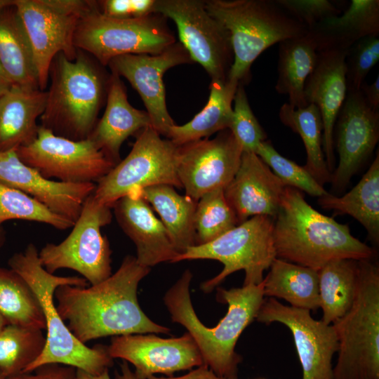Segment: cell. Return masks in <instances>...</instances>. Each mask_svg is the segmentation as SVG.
<instances>
[{
  "instance_id": "obj_6",
  "label": "cell",
  "mask_w": 379,
  "mask_h": 379,
  "mask_svg": "<svg viewBox=\"0 0 379 379\" xmlns=\"http://www.w3.org/2000/svg\"><path fill=\"white\" fill-rule=\"evenodd\" d=\"M204 4L230 33L234 61L227 78L239 84L248 81L252 64L267 48L308 32L275 1L207 0Z\"/></svg>"
},
{
  "instance_id": "obj_31",
  "label": "cell",
  "mask_w": 379,
  "mask_h": 379,
  "mask_svg": "<svg viewBox=\"0 0 379 379\" xmlns=\"http://www.w3.org/2000/svg\"><path fill=\"white\" fill-rule=\"evenodd\" d=\"M159 215L175 250L181 254L196 244L194 213L197 201L180 195L173 187L154 185L139 191Z\"/></svg>"
},
{
  "instance_id": "obj_37",
  "label": "cell",
  "mask_w": 379,
  "mask_h": 379,
  "mask_svg": "<svg viewBox=\"0 0 379 379\" xmlns=\"http://www.w3.org/2000/svg\"><path fill=\"white\" fill-rule=\"evenodd\" d=\"M223 190L208 192L197 201L194 222L195 245L209 243L239 225Z\"/></svg>"
},
{
  "instance_id": "obj_4",
  "label": "cell",
  "mask_w": 379,
  "mask_h": 379,
  "mask_svg": "<svg viewBox=\"0 0 379 379\" xmlns=\"http://www.w3.org/2000/svg\"><path fill=\"white\" fill-rule=\"evenodd\" d=\"M110 74L88 53L77 49L74 60L57 54L39 126L72 140L88 139L107 99Z\"/></svg>"
},
{
  "instance_id": "obj_2",
  "label": "cell",
  "mask_w": 379,
  "mask_h": 379,
  "mask_svg": "<svg viewBox=\"0 0 379 379\" xmlns=\"http://www.w3.org/2000/svg\"><path fill=\"white\" fill-rule=\"evenodd\" d=\"M277 258L319 271L338 259L372 260L375 251L352 235L349 225L313 208L298 189L284 187L274 218Z\"/></svg>"
},
{
  "instance_id": "obj_45",
  "label": "cell",
  "mask_w": 379,
  "mask_h": 379,
  "mask_svg": "<svg viewBox=\"0 0 379 379\" xmlns=\"http://www.w3.org/2000/svg\"><path fill=\"white\" fill-rule=\"evenodd\" d=\"M147 379H239L237 375L224 377L218 375L213 371H211L206 365L204 364L198 366L196 369H194L187 374L182 376L174 377H157L152 375Z\"/></svg>"
},
{
  "instance_id": "obj_9",
  "label": "cell",
  "mask_w": 379,
  "mask_h": 379,
  "mask_svg": "<svg viewBox=\"0 0 379 379\" xmlns=\"http://www.w3.org/2000/svg\"><path fill=\"white\" fill-rule=\"evenodd\" d=\"M165 20L159 13L139 18H109L100 12L98 4L80 19L74 44L103 67L120 55H157L176 42Z\"/></svg>"
},
{
  "instance_id": "obj_35",
  "label": "cell",
  "mask_w": 379,
  "mask_h": 379,
  "mask_svg": "<svg viewBox=\"0 0 379 379\" xmlns=\"http://www.w3.org/2000/svg\"><path fill=\"white\" fill-rule=\"evenodd\" d=\"M0 314L8 324L46 330L44 312L33 290L13 270L1 267Z\"/></svg>"
},
{
  "instance_id": "obj_5",
  "label": "cell",
  "mask_w": 379,
  "mask_h": 379,
  "mask_svg": "<svg viewBox=\"0 0 379 379\" xmlns=\"http://www.w3.org/2000/svg\"><path fill=\"white\" fill-rule=\"evenodd\" d=\"M10 269L20 275L33 290L41 306L46 322V343L43 352L25 371L30 373L49 364L72 366L98 375L113 365L107 346L93 347L80 342L69 330L53 302L56 288L62 285L85 287L83 277H59L48 272L42 266L36 246L30 243L25 249L8 260Z\"/></svg>"
},
{
  "instance_id": "obj_32",
  "label": "cell",
  "mask_w": 379,
  "mask_h": 379,
  "mask_svg": "<svg viewBox=\"0 0 379 379\" xmlns=\"http://www.w3.org/2000/svg\"><path fill=\"white\" fill-rule=\"evenodd\" d=\"M263 279L265 297L278 298L292 307L314 311L319 308L318 272L279 258Z\"/></svg>"
},
{
  "instance_id": "obj_52",
  "label": "cell",
  "mask_w": 379,
  "mask_h": 379,
  "mask_svg": "<svg viewBox=\"0 0 379 379\" xmlns=\"http://www.w3.org/2000/svg\"><path fill=\"white\" fill-rule=\"evenodd\" d=\"M8 325L7 321L6 319L0 314V331L6 326Z\"/></svg>"
},
{
  "instance_id": "obj_33",
  "label": "cell",
  "mask_w": 379,
  "mask_h": 379,
  "mask_svg": "<svg viewBox=\"0 0 379 379\" xmlns=\"http://www.w3.org/2000/svg\"><path fill=\"white\" fill-rule=\"evenodd\" d=\"M317 272L321 320L332 324L344 316L354 302L359 277V260H334Z\"/></svg>"
},
{
  "instance_id": "obj_27",
  "label": "cell",
  "mask_w": 379,
  "mask_h": 379,
  "mask_svg": "<svg viewBox=\"0 0 379 379\" xmlns=\"http://www.w3.org/2000/svg\"><path fill=\"white\" fill-rule=\"evenodd\" d=\"M239 84L228 78L211 81L205 107L187 124L171 126L165 137L180 146L230 129L233 116L232 104Z\"/></svg>"
},
{
  "instance_id": "obj_30",
  "label": "cell",
  "mask_w": 379,
  "mask_h": 379,
  "mask_svg": "<svg viewBox=\"0 0 379 379\" xmlns=\"http://www.w3.org/2000/svg\"><path fill=\"white\" fill-rule=\"evenodd\" d=\"M318 204L335 214H347L366 229L368 238L379 243V154L359 182L347 194L337 197L328 193L318 198Z\"/></svg>"
},
{
  "instance_id": "obj_47",
  "label": "cell",
  "mask_w": 379,
  "mask_h": 379,
  "mask_svg": "<svg viewBox=\"0 0 379 379\" xmlns=\"http://www.w3.org/2000/svg\"><path fill=\"white\" fill-rule=\"evenodd\" d=\"M114 379H138L128 364V362L123 361L120 364V371L114 372Z\"/></svg>"
},
{
  "instance_id": "obj_41",
  "label": "cell",
  "mask_w": 379,
  "mask_h": 379,
  "mask_svg": "<svg viewBox=\"0 0 379 379\" xmlns=\"http://www.w3.org/2000/svg\"><path fill=\"white\" fill-rule=\"evenodd\" d=\"M378 60L379 35L364 37L350 47L345 58L347 91H359Z\"/></svg>"
},
{
  "instance_id": "obj_28",
  "label": "cell",
  "mask_w": 379,
  "mask_h": 379,
  "mask_svg": "<svg viewBox=\"0 0 379 379\" xmlns=\"http://www.w3.org/2000/svg\"><path fill=\"white\" fill-rule=\"evenodd\" d=\"M318 53L317 44L309 31L279 43L275 89L279 94L287 95L288 104L295 108L308 105L304 93L305 84L316 66Z\"/></svg>"
},
{
  "instance_id": "obj_20",
  "label": "cell",
  "mask_w": 379,
  "mask_h": 379,
  "mask_svg": "<svg viewBox=\"0 0 379 379\" xmlns=\"http://www.w3.org/2000/svg\"><path fill=\"white\" fill-rule=\"evenodd\" d=\"M0 181L26 193L74 222L84 201L96 187L93 182L68 183L48 180L25 164L15 150L0 152Z\"/></svg>"
},
{
  "instance_id": "obj_26",
  "label": "cell",
  "mask_w": 379,
  "mask_h": 379,
  "mask_svg": "<svg viewBox=\"0 0 379 379\" xmlns=\"http://www.w3.org/2000/svg\"><path fill=\"white\" fill-rule=\"evenodd\" d=\"M308 31L318 51L348 49L364 37L379 35V1L352 0L343 14L326 19Z\"/></svg>"
},
{
  "instance_id": "obj_16",
  "label": "cell",
  "mask_w": 379,
  "mask_h": 379,
  "mask_svg": "<svg viewBox=\"0 0 379 379\" xmlns=\"http://www.w3.org/2000/svg\"><path fill=\"white\" fill-rule=\"evenodd\" d=\"M257 321L279 322L291 331L302 366V379H333L332 359L338 341L332 324L314 319L310 311L285 305L267 298L256 315Z\"/></svg>"
},
{
  "instance_id": "obj_17",
  "label": "cell",
  "mask_w": 379,
  "mask_h": 379,
  "mask_svg": "<svg viewBox=\"0 0 379 379\" xmlns=\"http://www.w3.org/2000/svg\"><path fill=\"white\" fill-rule=\"evenodd\" d=\"M379 140V112L366 103L360 90L347 91L333 128V147L339 155L331 175V189L345 191L352 177L371 158Z\"/></svg>"
},
{
  "instance_id": "obj_18",
  "label": "cell",
  "mask_w": 379,
  "mask_h": 379,
  "mask_svg": "<svg viewBox=\"0 0 379 379\" xmlns=\"http://www.w3.org/2000/svg\"><path fill=\"white\" fill-rule=\"evenodd\" d=\"M107 350L113 359L133 364L138 379H147L156 373L170 377L175 372L204 364L194 340L187 332L171 338L145 333L114 336Z\"/></svg>"
},
{
  "instance_id": "obj_44",
  "label": "cell",
  "mask_w": 379,
  "mask_h": 379,
  "mask_svg": "<svg viewBox=\"0 0 379 379\" xmlns=\"http://www.w3.org/2000/svg\"><path fill=\"white\" fill-rule=\"evenodd\" d=\"M77 369L72 366L49 364L30 373H24L7 379H77Z\"/></svg>"
},
{
  "instance_id": "obj_1",
  "label": "cell",
  "mask_w": 379,
  "mask_h": 379,
  "mask_svg": "<svg viewBox=\"0 0 379 379\" xmlns=\"http://www.w3.org/2000/svg\"><path fill=\"white\" fill-rule=\"evenodd\" d=\"M150 268L126 255L117 271L91 286L62 285L54 296L56 308L72 333L82 343L107 336L170 333L152 321L138 300L139 283Z\"/></svg>"
},
{
  "instance_id": "obj_38",
  "label": "cell",
  "mask_w": 379,
  "mask_h": 379,
  "mask_svg": "<svg viewBox=\"0 0 379 379\" xmlns=\"http://www.w3.org/2000/svg\"><path fill=\"white\" fill-rule=\"evenodd\" d=\"M10 220L46 223L60 230L74 224L26 193L0 181V225Z\"/></svg>"
},
{
  "instance_id": "obj_49",
  "label": "cell",
  "mask_w": 379,
  "mask_h": 379,
  "mask_svg": "<svg viewBox=\"0 0 379 379\" xmlns=\"http://www.w3.org/2000/svg\"><path fill=\"white\" fill-rule=\"evenodd\" d=\"M11 86L12 84L6 76L0 62V96L7 92Z\"/></svg>"
},
{
  "instance_id": "obj_42",
  "label": "cell",
  "mask_w": 379,
  "mask_h": 379,
  "mask_svg": "<svg viewBox=\"0 0 379 379\" xmlns=\"http://www.w3.org/2000/svg\"><path fill=\"white\" fill-rule=\"evenodd\" d=\"M291 17L310 29L323 20L340 15V11L328 0H276Z\"/></svg>"
},
{
  "instance_id": "obj_23",
  "label": "cell",
  "mask_w": 379,
  "mask_h": 379,
  "mask_svg": "<svg viewBox=\"0 0 379 379\" xmlns=\"http://www.w3.org/2000/svg\"><path fill=\"white\" fill-rule=\"evenodd\" d=\"M112 207L118 223L135 245L140 265L150 268L161 262H173L180 255L139 191L120 198Z\"/></svg>"
},
{
  "instance_id": "obj_21",
  "label": "cell",
  "mask_w": 379,
  "mask_h": 379,
  "mask_svg": "<svg viewBox=\"0 0 379 379\" xmlns=\"http://www.w3.org/2000/svg\"><path fill=\"white\" fill-rule=\"evenodd\" d=\"M348 49L319 51L316 66L305 84L307 105H315L323 122V151L327 167L335 169L333 128L347 93L345 58Z\"/></svg>"
},
{
  "instance_id": "obj_22",
  "label": "cell",
  "mask_w": 379,
  "mask_h": 379,
  "mask_svg": "<svg viewBox=\"0 0 379 379\" xmlns=\"http://www.w3.org/2000/svg\"><path fill=\"white\" fill-rule=\"evenodd\" d=\"M285 187L255 153L243 152L239 168L223 192L240 224L256 215L274 218Z\"/></svg>"
},
{
  "instance_id": "obj_19",
  "label": "cell",
  "mask_w": 379,
  "mask_h": 379,
  "mask_svg": "<svg viewBox=\"0 0 379 379\" xmlns=\"http://www.w3.org/2000/svg\"><path fill=\"white\" fill-rule=\"evenodd\" d=\"M190 54L180 42H175L157 55L131 54L117 56L108 65L112 71L126 79L140 95L152 122V127L166 136L175 125L166 103L164 73L170 68L192 63Z\"/></svg>"
},
{
  "instance_id": "obj_11",
  "label": "cell",
  "mask_w": 379,
  "mask_h": 379,
  "mask_svg": "<svg viewBox=\"0 0 379 379\" xmlns=\"http://www.w3.org/2000/svg\"><path fill=\"white\" fill-rule=\"evenodd\" d=\"M112 218L111 207L91 194L70 234L60 243H48L39 251L42 266L51 274L60 269L73 270L91 285L108 278L112 274V251L101 228L109 224Z\"/></svg>"
},
{
  "instance_id": "obj_24",
  "label": "cell",
  "mask_w": 379,
  "mask_h": 379,
  "mask_svg": "<svg viewBox=\"0 0 379 379\" xmlns=\"http://www.w3.org/2000/svg\"><path fill=\"white\" fill-rule=\"evenodd\" d=\"M148 126H152V122L147 112L129 103L120 77L111 73L105 111L88 139L117 165L121 161L120 148L123 142Z\"/></svg>"
},
{
  "instance_id": "obj_48",
  "label": "cell",
  "mask_w": 379,
  "mask_h": 379,
  "mask_svg": "<svg viewBox=\"0 0 379 379\" xmlns=\"http://www.w3.org/2000/svg\"><path fill=\"white\" fill-rule=\"evenodd\" d=\"M76 378L77 379H111L109 369H106L98 375H93L82 370L77 369Z\"/></svg>"
},
{
  "instance_id": "obj_14",
  "label": "cell",
  "mask_w": 379,
  "mask_h": 379,
  "mask_svg": "<svg viewBox=\"0 0 379 379\" xmlns=\"http://www.w3.org/2000/svg\"><path fill=\"white\" fill-rule=\"evenodd\" d=\"M15 151L44 178L63 182H97L115 166L89 139L72 140L41 126L36 138Z\"/></svg>"
},
{
  "instance_id": "obj_15",
  "label": "cell",
  "mask_w": 379,
  "mask_h": 379,
  "mask_svg": "<svg viewBox=\"0 0 379 379\" xmlns=\"http://www.w3.org/2000/svg\"><path fill=\"white\" fill-rule=\"evenodd\" d=\"M242 153L230 129L213 139L177 146L176 172L185 194L197 201L208 192L224 190L236 174Z\"/></svg>"
},
{
  "instance_id": "obj_34",
  "label": "cell",
  "mask_w": 379,
  "mask_h": 379,
  "mask_svg": "<svg viewBox=\"0 0 379 379\" xmlns=\"http://www.w3.org/2000/svg\"><path fill=\"white\" fill-rule=\"evenodd\" d=\"M279 117L285 126L300 136L307 153L305 168L321 185L330 182L332 174L323 151V122L318 107L309 104L304 108H295L284 103Z\"/></svg>"
},
{
  "instance_id": "obj_36",
  "label": "cell",
  "mask_w": 379,
  "mask_h": 379,
  "mask_svg": "<svg viewBox=\"0 0 379 379\" xmlns=\"http://www.w3.org/2000/svg\"><path fill=\"white\" fill-rule=\"evenodd\" d=\"M44 330L8 324L0 331V375L5 378L23 373L43 352Z\"/></svg>"
},
{
  "instance_id": "obj_25",
  "label": "cell",
  "mask_w": 379,
  "mask_h": 379,
  "mask_svg": "<svg viewBox=\"0 0 379 379\" xmlns=\"http://www.w3.org/2000/svg\"><path fill=\"white\" fill-rule=\"evenodd\" d=\"M46 96L45 91L19 86L0 96V152L16 150L36 138V120L44 111Z\"/></svg>"
},
{
  "instance_id": "obj_13",
  "label": "cell",
  "mask_w": 379,
  "mask_h": 379,
  "mask_svg": "<svg viewBox=\"0 0 379 379\" xmlns=\"http://www.w3.org/2000/svg\"><path fill=\"white\" fill-rule=\"evenodd\" d=\"M154 13L174 21L180 43L211 81L227 79L234 61L230 35L207 11L204 1L156 0Z\"/></svg>"
},
{
  "instance_id": "obj_40",
  "label": "cell",
  "mask_w": 379,
  "mask_h": 379,
  "mask_svg": "<svg viewBox=\"0 0 379 379\" xmlns=\"http://www.w3.org/2000/svg\"><path fill=\"white\" fill-rule=\"evenodd\" d=\"M244 86L239 84L234 95L230 130L243 152L255 153L267 135L251 109Z\"/></svg>"
},
{
  "instance_id": "obj_46",
  "label": "cell",
  "mask_w": 379,
  "mask_h": 379,
  "mask_svg": "<svg viewBox=\"0 0 379 379\" xmlns=\"http://www.w3.org/2000/svg\"><path fill=\"white\" fill-rule=\"evenodd\" d=\"M360 91L368 105L374 111L379 112L378 75L371 84H367L364 81L360 88Z\"/></svg>"
},
{
  "instance_id": "obj_7",
  "label": "cell",
  "mask_w": 379,
  "mask_h": 379,
  "mask_svg": "<svg viewBox=\"0 0 379 379\" xmlns=\"http://www.w3.org/2000/svg\"><path fill=\"white\" fill-rule=\"evenodd\" d=\"M371 260H359L354 302L332 324L338 341L333 379H379V268Z\"/></svg>"
},
{
  "instance_id": "obj_53",
  "label": "cell",
  "mask_w": 379,
  "mask_h": 379,
  "mask_svg": "<svg viewBox=\"0 0 379 379\" xmlns=\"http://www.w3.org/2000/svg\"><path fill=\"white\" fill-rule=\"evenodd\" d=\"M0 379H6L0 375Z\"/></svg>"
},
{
  "instance_id": "obj_51",
  "label": "cell",
  "mask_w": 379,
  "mask_h": 379,
  "mask_svg": "<svg viewBox=\"0 0 379 379\" xmlns=\"http://www.w3.org/2000/svg\"><path fill=\"white\" fill-rule=\"evenodd\" d=\"M14 0H0V8L13 4Z\"/></svg>"
},
{
  "instance_id": "obj_3",
  "label": "cell",
  "mask_w": 379,
  "mask_h": 379,
  "mask_svg": "<svg viewBox=\"0 0 379 379\" xmlns=\"http://www.w3.org/2000/svg\"><path fill=\"white\" fill-rule=\"evenodd\" d=\"M192 274L186 270L167 291L164 302L173 322L184 326L194 340L204 364L220 376L237 375L241 361L235 352L244 330L256 318L264 301L263 281L258 285L225 289L217 287V300L227 304V312L219 323L209 328L201 323L192 304Z\"/></svg>"
},
{
  "instance_id": "obj_12",
  "label": "cell",
  "mask_w": 379,
  "mask_h": 379,
  "mask_svg": "<svg viewBox=\"0 0 379 379\" xmlns=\"http://www.w3.org/2000/svg\"><path fill=\"white\" fill-rule=\"evenodd\" d=\"M177 146L152 126L138 133L127 155L97 182L93 193L101 204L112 207L131 192L154 185L182 188L176 172Z\"/></svg>"
},
{
  "instance_id": "obj_29",
  "label": "cell",
  "mask_w": 379,
  "mask_h": 379,
  "mask_svg": "<svg viewBox=\"0 0 379 379\" xmlns=\"http://www.w3.org/2000/svg\"><path fill=\"white\" fill-rule=\"evenodd\" d=\"M0 62L12 86L39 88L31 46L14 2L0 8Z\"/></svg>"
},
{
  "instance_id": "obj_10",
  "label": "cell",
  "mask_w": 379,
  "mask_h": 379,
  "mask_svg": "<svg viewBox=\"0 0 379 379\" xmlns=\"http://www.w3.org/2000/svg\"><path fill=\"white\" fill-rule=\"evenodd\" d=\"M32 51L39 89L45 91L54 57L74 60V34L80 19L98 7V1L14 0Z\"/></svg>"
},
{
  "instance_id": "obj_8",
  "label": "cell",
  "mask_w": 379,
  "mask_h": 379,
  "mask_svg": "<svg viewBox=\"0 0 379 379\" xmlns=\"http://www.w3.org/2000/svg\"><path fill=\"white\" fill-rule=\"evenodd\" d=\"M273 229L274 218L251 217L209 243L187 248L173 262L197 259L220 262L222 271L201 285L205 293L212 291L227 276L241 270L245 272L243 286L258 285L264 279V271L277 258Z\"/></svg>"
},
{
  "instance_id": "obj_43",
  "label": "cell",
  "mask_w": 379,
  "mask_h": 379,
  "mask_svg": "<svg viewBox=\"0 0 379 379\" xmlns=\"http://www.w3.org/2000/svg\"><path fill=\"white\" fill-rule=\"evenodd\" d=\"M156 0H102L98 1L100 12L109 18H139L154 13Z\"/></svg>"
},
{
  "instance_id": "obj_39",
  "label": "cell",
  "mask_w": 379,
  "mask_h": 379,
  "mask_svg": "<svg viewBox=\"0 0 379 379\" xmlns=\"http://www.w3.org/2000/svg\"><path fill=\"white\" fill-rule=\"evenodd\" d=\"M255 154L286 186L294 187L318 198L328 194L324 186L321 185L304 166L280 154L270 140L262 142Z\"/></svg>"
},
{
  "instance_id": "obj_50",
  "label": "cell",
  "mask_w": 379,
  "mask_h": 379,
  "mask_svg": "<svg viewBox=\"0 0 379 379\" xmlns=\"http://www.w3.org/2000/svg\"><path fill=\"white\" fill-rule=\"evenodd\" d=\"M5 240L6 232L2 225H0V248L4 246Z\"/></svg>"
}]
</instances>
